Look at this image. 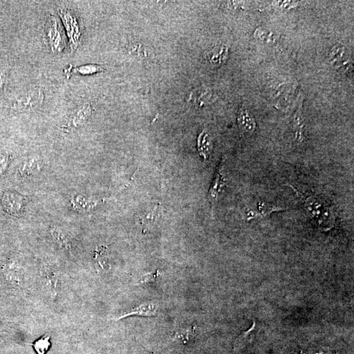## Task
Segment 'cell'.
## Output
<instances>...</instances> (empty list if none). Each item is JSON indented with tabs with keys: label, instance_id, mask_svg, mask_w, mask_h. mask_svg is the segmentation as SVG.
Here are the masks:
<instances>
[{
	"label": "cell",
	"instance_id": "cell-1",
	"mask_svg": "<svg viewBox=\"0 0 354 354\" xmlns=\"http://www.w3.org/2000/svg\"><path fill=\"white\" fill-rule=\"evenodd\" d=\"M304 207L311 218L317 221L320 228L327 231L334 226L335 217L331 207L322 199L315 196L304 198Z\"/></svg>",
	"mask_w": 354,
	"mask_h": 354
},
{
	"label": "cell",
	"instance_id": "cell-2",
	"mask_svg": "<svg viewBox=\"0 0 354 354\" xmlns=\"http://www.w3.org/2000/svg\"><path fill=\"white\" fill-rule=\"evenodd\" d=\"M43 39L47 47L54 53H61L66 45V36L59 22L54 16L47 18L43 32Z\"/></svg>",
	"mask_w": 354,
	"mask_h": 354
},
{
	"label": "cell",
	"instance_id": "cell-3",
	"mask_svg": "<svg viewBox=\"0 0 354 354\" xmlns=\"http://www.w3.org/2000/svg\"><path fill=\"white\" fill-rule=\"evenodd\" d=\"M67 35L70 41V48L75 51L82 43V25L76 14L72 10L63 8L59 10Z\"/></svg>",
	"mask_w": 354,
	"mask_h": 354
},
{
	"label": "cell",
	"instance_id": "cell-4",
	"mask_svg": "<svg viewBox=\"0 0 354 354\" xmlns=\"http://www.w3.org/2000/svg\"><path fill=\"white\" fill-rule=\"evenodd\" d=\"M43 94L39 90H33L25 95L15 104V108L18 110H30L39 105L43 100Z\"/></svg>",
	"mask_w": 354,
	"mask_h": 354
},
{
	"label": "cell",
	"instance_id": "cell-5",
	"mask_svg": "<svg viewBox=\"0 0 354 354\" xmlns=\"http://www.w3.org/2000/svg\"><path fill=\"white\" fill-rule=\"evenodd\" d=\"M92 108L90 104H86L83 106L80 109L77 110L74 114H72L68 122H67L65 128L70 130L80 128L86 122L91 114H92Z\"/></svg>",
	"mask_w": 354,
	"mask_h": 354
},
{
	"label": "cell",
	"instance_id": "cell-6",
	"mask_svg": "<svg viewBox=\"0 0 354 354\" xmlns=\"http://www.w3.org/2000/svg\"><path fill=\"white\" fill-rule=\"evenodd\" d=\"M237 122L239 129L245 133L252 134L256 129L255 119L247 108H241L239 110Z\"/></svg>",
	"mask_w": 354,
	"mask_h": 354
},
{
	"label": "cell",
	"instance_id": "cell-7",
	"mask_svg": "<svg viewBox=\"0 0 354 354\" xmlns=\"http://www.w3.org/2000/svg\"><path fill=\"white\" fill-rule=\"evenodd\" d=\"M158 306L154 303H146L142 304L131 311L124 314V315L116 318V320L124 319L127 317L132 316H144V317H153L157 315Z\"/></svg>",
	"mask_w": 354,
	"mask_h": 354
},
{
	"label": "cell",
	"instance_id": "cell-8",
	"mask_svg": "<svg viewBox=\"0 0 354 354\" xmlns=\"http://www.w3.org/2000/svg\"><path fill=\"white\" fill-rule=\"evenodd\" d=\"M103 68L99 65L88 64L84 66L74 67L70 65L68 68L65 70V74L69 78L73 74L92 75L102 72Z\"/></svg>",
	"mask_w": 354,
	"mask_h": 354
},
{
	"label": "cell",
	"instance_id": "cell-9",
	"mask_svg": "<svg viewBox=\"0 0 354 354\" xmlns=\"http://www.w3.org/2000/svg\"><path fill=\"white\" fill-rule=\"evenodd\" d=\"M96 265L97 270L99 274L107 273L110 270L109 257L107 251L103 247L96 251Z\"/></svg>",
	"mask_w": 354,
	"mask_h": 354
},
{
	"label": "cell",
	"instance_id": "cell-10",
	"mask_svg": "<svg viewBox=\"0 0 354 354\" xmlns=\"http://www.w3.org/2000/svg\"><path fill=\"white\" fill-rule=\"evenodd\" d=\"M228 55V49L225 45L214 47L209 53V59L211 64L220 65L224 63Z\"/></svg>",
	"mask_w": 354,
	"mask_h": 354
},
{
	"label": "cell",
	"instance_id": "cell-11",
	"mask_svg": "<svg viewBox=\"0 0 354 354\" xmlns=\"http://www.w3.org/2000/svg\"><path fill=\"white\" fill-rule=\"evenodd\" d=\"M197 144H198L199 151L201 155L204 156L205 158L208 157L211 153V147H212L209 134L205 131L201 132L199 136Z\"/></svg>",
	"mask_w": 354,
	"mask_h": 354
},
{
	"label": "cell",
	"instance_id": "cell-12",
	"mask_svg": "<svg viewBox=\"0 0 354 354\" xmlns=\"http://www.w3.org/2000/svg\"><path fill=\"white\" fill-rule=\"evenodd\" d=\"M256 325L255 323L253 327L249 329L248 331L244 332L241 335L240 337L237 339L236 344H235V351H238L239 350L244 347L247 344L251 343L252 340L254 339L255 334L257 333V330L255 329Z\"/></svg>",
	"mask_w": 354,
	"mask_h": 354
},
{
	"label": "cell",
	"instance_id": "cell-13",
	"mask_svg": "<svg viewBox=\"0 0 354 354\" xmlns=\"http://www.w3.org/2000/svg\"><path fill=\"white\" fill-rule=\"evenodd\" d=\"M51 234L52 235L53 238L56 241L60 247L63 249H66L67 251H70L71 243L69 240L68 237L63 232L61 229L53 228L51 230Z\"/></svg>",
	"mask_w": 354,
	"mask_h": 354
},
{
	"label": "cell",
	"instance_id": "cell-14",
	"mask_svg": "<svg viewBox=\"0 0 354 354\" xmlns=\"http://www.w3.org/2000/svg\"><path fill=\"white\" fill-rule=\"evenodd\" d=\"M225 185L224 176H223L222 171L221 170L217 174L216 179H215L214 183H213L212 188L211 189L210 197L211 201H215L217 200L219 192L221 191Z\"/></svg>",
	"mask_w": 354,
	"mask_h": 354
},
{
	"label": "cell",
	"instance_id": "cell-15",
	"mask_svg": "<svg viewBox=\"0 0 354 354\" xmlns=\"http://www.w3.org/2000/svg\"><path fill=\"white\" fill-rule=\"evenodd\" d=\"M255 36L258 40L268 43H274L277 38L275 33L265 29H257L255 32Z\"/></svg>",
	"mask_w": 354,
	"mask_h": 354
},
{
	"label": "cell",
	"instance_id": "cell-16",
	"mask_svg": "<svg viewBox=\"0 0 354 354\" xmlns=\"http://www.w3.org/2000/svg\"><path fill=\"white\" fill-rule=\"evenodd\" d=\"M33 349L37 354H45L51 347L50 337H43L32 344Z\"/></svg>",
	"mask_w": 354,
	"mask_h": 354
},
{
	"label": "cell",
	"instance_id": "cell-17",
	"mask_svg": "<svg viewBox=\"0 0 354 354\" xmlns=\"http://www.w3.org/2000/svg\"><path fill=\"white\" fill-rule=\"evenodd\" d=\"M160 275V273L159 271H156V272L152 273V274L144 275V276L139 279L138 283L139 284H144V283L154 282L157 280L158 277Z\"/></svg>",
	"mask_w": 354,
	"mask_h": 354
},
{
	"label": "cell",
	"instance_id": "cell-18",
	"mask_svg": "<svg viewBox=\"0 0 354 354\" xmlns=\"http://www.w3.org/2000/svg\"><path fill=\"white\" fill-rule=\"evenodd\" d=\"M279 7L282 9H289L290 7H294L295 4L292 3L291 1H278L277 2Z\"/></svg>",
	"mask_w": 354,
	"mask_h": 354
}]
</instances>
